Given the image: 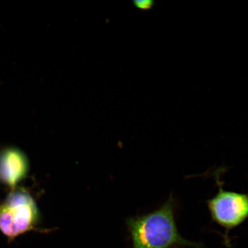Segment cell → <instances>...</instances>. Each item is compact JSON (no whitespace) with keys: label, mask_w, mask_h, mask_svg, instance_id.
I'll use <instances>...</instances> for the list:
<instances>
[{"label":"cell","mask_w":248,"mask_h":248,"mask_svg":"<svg viewBox=\"0 0 248 248\" xmlns=\"http://www.w3.org/2000/svg\"><path fill=\"white\" fill-rule=\"evenodd\" d=\"M176 202L170 194L159 209L127 221L133 248H202L203 244L186 240L179 233L176 224Z\"/></svg>","instance_id":"obj_1"},{"label":"cell","mask_w":248,"mask_h":248,"mask_svg":"<svg viewBox=\"0 0 248 248\" xmlns=\"http://www.w3.org/2000/svg\"><path fill=\"white\" fill-rule=\"evenodd\" d=\"M40 221L36 202L24 188L12 189L0 203V232L9 244L27 232L38 231Z\"/></svg>","instance_id":"obj_2"},{"label":"cell","mask_w":248,"mask_h":248,"mask_svg":"<svg viewBox=\"0 0 248 248\" xmlns=\"http://www.w3.org/2000/svg\"><path fill=\"white\" fill-rule=\"evenodd\" d=\"M224 170L221 168L213 173L218 191L215 197L207 201V204L212 221L224 229L225 243L229 246V232L248 218V193L224 190L221 179Z\"/></svg>","instance_id":"obj_3"},{"label":"cell","mask_w":248,"mask_h":248,"mask_svg":"<svg viewBox=\"0 0 248 248\" xmlns=\"http://www.w3.org/2000/svg\"><path fill=\"white\" fill-rule=\"evenodd\" d=\"M27 156L20 149L7 147L0 150V184L10 188L18 187L29 172Z\"/></svg>","instance_id":"obj_4"},{"label":"cell","mask_w":248,"mask_h":248,"mask_svg":"<svg viewBox=\"0 0 248 248\" xmlns=\"http://www.w3.org/2000/svg\"><path fill=\"white\" fill-rule=\"evenodd\" d=\"M132 2L135 7L143 11L150 10L155 5L154 0H134Z\"/></svg>","instance_id":"obj_5"}]
</instances>
